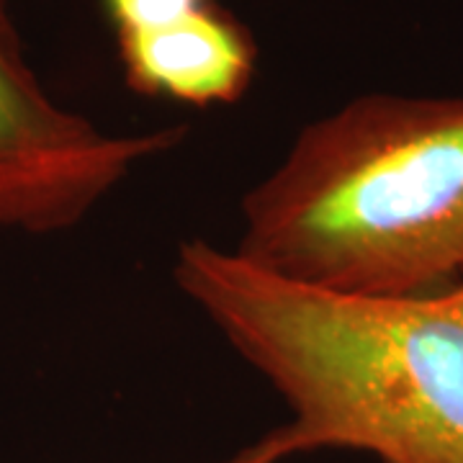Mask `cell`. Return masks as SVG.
<instances>
[{
	"label": "cell",
	"mask_w": 463,
	"mask_h": 463,
	"mask_svg": "<svg viewBox=\"0 0 463 463\" xmlns=\"http://www.w3.org/2000/svg\"><path fill=\"white\" fill-rule=\"evenodd\" d=\"M118 57L134 93L188 106H232L258 72L255 36L237 16L209 3L173 24L121 32Z\"/></svg>",
	"instance_id": "cell-4"
},
{
	"label": "cell",
	"mask_w": 463,
	"mask_h": 463,
	"mask_svg": "<svg viewBox=\"0 0 463 463\" xmlns=\"http://www.w3.org/2000/svg\"><path fill=\"white\" fill-rule=\"evenodd\" d=\"M234 252L347 297L463 276V96L368 93L309 121L240 203Z\"/></svg>",
	"instance_id": "cell-2"
},
{
	"label": "cell",
	"mask_w": 463,
	"mask_h": 463,
	"mask_svg": "<svg viewBox=\"0 0 463 463\" xmlns=\"http://www.w3.org/2000/svg\"><path fill=\"white\" fill-rule=\"evenodd\" d=\"M173 279L288 420L224 463L361 450L379 463H463V309L446 291L347 297L185 240Z\"/></svg>",
	"instance_id": "cell-1"
},
{
	"label": "cell",
	"mask_w": 463,
	"mask_h": 463,
	"mask_svg": "<svg viewBox=\"0 0 463 463\" xmlns=\"http://www.w3.org/2000/svg\"><path fill=\"white\" fill-rule=\"evenodd\" d=\"M185 124L103 132L47 93L24 50L11 0H0V232L78 227L142 163L181 147Z\"/></svg>",
	"instance_id": "cell-3"
},
{
	"label": "cell",
	"mask_w": 463,
	"mask_h": 463,
	"mask_svg": "<svg viewBox=\"0 0 463 463\" xmlns=\"http://www.w3.org/2000/svg\"><path fill=\"white\" fill-rule=\"evenodd\" d=\"M446 294L450 298H453V301H456V304H458V307H461V309H463V276H461V279H458V281L453 283V286H448Z\"/></svg>",
	"instance_id": "cell-6"
},
{
	"label": "cell",
	"mask_w": 463,
	"mask_h": 463,
	"mask_svg": "<svg viewBox=\"0 0 463 463\" xmlns=\"http://www.w3.org/2000/svg\"><path fill=\"white\" fill-rule=\"evenodd\" d=\"M216 0H103L116 33L142 32L173 24Z\"/></svg>",
	"instance_id": "cell-5"
}]
</instances>
